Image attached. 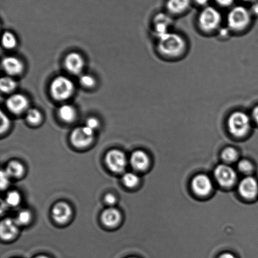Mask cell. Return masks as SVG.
I'll use <instances>...</instances> for the list:
<instances>
[{"instance_id": "obj_1", "label": "cell", "mask_w": 258, "mask_h": 258, "mask_svg": "<svg viewBox=\"0 0 258 258\" xmlns=\"http://www.w3.org/2000/svg\"><path fill=\"white\" fill-rule=\"evenodd\" d=\"M186 43L183 37L175 33L168 32L159 38L158 48L163 55L176 57L183 53Z\"/></svg>"}, {"instance_id": "obj_2", "label": "cell", "mask_w": 258, "mask_h": 258, "mask_svg": "<svg viewBox=\"0 0 258 258\" xmlns=\"http://www.w3.org/2000/svg\"><path fill=\"white\" fill-rule=\"evenodd\" d=\"M227 125L232 135L241 137L248 132L251 126V120L247 114L236 111L230 116Z\"/></svg>"}, {"instance_id": "obj_3", "label": "cell", "mask_w": 258, "mask_h": 258, "mask_svg": "<svg viewBox=\"0 0 258 258\" xmlns=\"http://www.w3.org/2000/svg\"><path fill=\"white\" fill-rule=\"evenodd\" d=\"M74 90L75 86L72 81L64 76L55 78L50 85V93L53 98L59 101L70 98Z\"/></svg>"}, {"instance_id": "obj_4", "label": "cell", "mask_w": 258, "mask_h": 258, "mask_svg": "<svg viewBox=\"0 0 258 258\" xmlns=\"http://www.w3.org/2000/svg\"><path fill=\"white\" fill-rule=\"evenodd\" d=\"M251 13L242 6L233 8L227 16V24L230 29L234 30L244 29L251 20Z\"/></svg>"}, {"instance_id": "obj_5", "label": "cell", "mask_w": 258, "mask_h": 258, "mask_svg": "<svg viewBox=\"0 0 258 258\" xmlns=\"http://www.w3.org/2000/svg\"><path fill=\"white\" fill-rule=\"evenodd\" d=\"M222 20L221 14L214 7H206L199 16L200 26L206 31H211L219 27Z\"/></svg>"}, {"instance_id": "obj_6", "label": "cell", "mask_w": 258, "mask_h": 258, "mask_svg": "<svg viewBox=\"0 0 258 258\" xmlns=\"http://www.w3.org/2000/svg\"><path fill=\"white\" fill-rule=\"evenodd\" d=\"M93 138L94 131L85 126L75 129L73 131L71 141L75 147L85 148L92 143Z\"/></svg>"}, {"instance_id": "obj_7", "label": "cell", "mask_w": 258, "mask_h": 258, "mask_svg": "<svg viewBox=\"0 0 258 258\" xmlns=\"http://www.w3.org/2000/svg\"><path fill=\"white\" fill-rule=\"evenodd\" d=\"M105 163L110 170L116 173H122L127 165L124 153L117 150L108 151L106 156Z\"/></svg>"}, {"instance_id": "obj_8", "label": "cell", "mask_w": 258, "mask_h": 258, "mask_svg": "<svg viewBox=\"0 0 258 258\" xmlns=\"http://www.w3.org/2000/svg\"><path fill=\"white\" fill-rule=\"evenodd\" d=\"M215 178L221 186L230 187L236 180V174L231 167L227 165H220L217 167L214 172Z\"/></svg>"}, {"instance_id": "obj_9", "label": "cell", "mask_w": 258, "mask_h": 258, "mask_svg": "<svg viewBox=\"0 0 258 258\" xmlns=\"http://www.w3.org/2000/svg\"><path fill=\"white\" fill-rule=\"evenodd\" d=\"M6 105L10 112L16 115L24 113L29 107V100L22 94H14L8 98Z\"/></svg>"}, {"instance_id": "obj_10", "label": "cell", "mask_w": 258, "mask_h": 258, "mask_svg": "<svg viewBox=\"0 0 258 258\" xmlns=\"http://www.w3.org/2000/svg\"><path fill=\"white\" fill-rule=\"evenodd\" d=\"M64 64L68 72L73 75H78L82 73L85 62L80 54L72 53L66 58Z\"/></svg>"}, {"instance_id": "obj_11", "label": "cell", "mask_w": 258, "mask_h": 258, "mask_svg": "<svg viewBox=\"0 0 258 258\" xmlns=\"http://www.w3.org/2000/svg\"><path fill=\"white\" fill-rule=\"evenodd\" d=\"M191 186L195 193L199 196L207 195L212 189L211 179L206 175H199L194 178Z\"/></svg>"}, {"instance_id": "obj_12", "label": "cell", "mask_w": 258, "mask_h": 258, "mask_svg": "<svg viewBox=\"0 0 258 258\" xmlns=\"http://www.w3.org/2000/svg\"><path fill=\"white\" fill-rule=\"evenodd\" d=\"M239 191L241 195L247 199H252L258 193V184L256 179L251 177H247L241 181L239 186Z\"/></svg>"}, {"instance_id": "obj_13", "label": "cell", "mask_w": 258, "mask_h": 258, "mask_svg": "<svg viewBox=\"0 0 258 258\" xmlns=\"http://www.w3.org/2000/svg\"><path fill=\"white\" fill-rule=\"evenodd\" d=\"M72 209L69 204L64 202H59L53 207L52 215L53 219L57 223L65 224L72 216Z\"/></svg>"}, {"instance_id": "obj_14", "label": "cell", "mask_w": 258, "mask_h": 258, "mask_svg": "<svg viewBox=\"0 0 258 258\" xmlns=\"http://www.w3.org/2000/svg\"><path fill=\"white\" fill-rule=\"evenodd\" d=\"M18 224L15 220L6 219L3 221L0 227V234L2 239L5 241L14 238L18 233Z\"/></svg>"}, {"instance_id": "obj_15", "label": "cell", "mask_w": 258, "mask_h": 258, "mask_svg": "<svg viewBox=\"0 0 258 258\" xmlns=\"http://www.w3.org/2000/svg\"><path fill=\"white\" fill-rule=\"evenodd\" d=\"M2 67L5 72L10 76H16L20 74L24 69L21 61L18 58L9 57L4 58L2 62Z\"/></svg>"}, {"instance_id": "obj_16", "label": "cell", "mask_w": 258, "mask_h": 258, "mask_svg": "<svg viewBox=\"0 0 258 258\" xmlns=\"http://www.w3.org/2000/svg\"><path fill=\"white\" fill-rule=\"evenodd\" d=\"M101 219L105 226L113 228L120 223L121 215L117 209L109 208L103 212Z\"/></svg>"}, {"instance_id": "obj_17", "label": "cell", "mask_w": 258, "mask_h": 258, "mask_svg": "<svg viewBox=\"0 0 258 258\" xmlns=\"http://www.w3.org/2000/svg\"><path fill=\"white\" fill-rule=\"evenodd\" d=\"M172 19L165 14H159L155 18V31L158 38L168 33V28L171 24Z\"/></svg>"}, {"instance_id": "obj_18", "label": "cell", "mask_w": 258, "mask_h": 258, "mask_svg": "<svg viewBox=\"0 0 258 258\" xmlns=\"http://www.w3.org/2000/svg\"><path fill=\"white\" fill-rule=\"evenodd\" d=\"M131 164L136 171L146 170L149 164V159L147 154L143 151L138 150L132 154Z\"/></svg>"}, {"instance_id": "obj_19", "label": "cell", "mask_w": 258, "mask_h": 258, "mask_svg": "<svg viewBox=\"0 0 258 258\" xmlns=\"http://www.w3.org/2000/svg\"><path fill=\"white\" fill-rule=\"evenodd\" d=\"M190 5V0H168L167 8L173 14H180L185 11Z\"/></svg>"}, {"instance_id": "obj_20", "label": "cell", "mask_w": 258, "mask_h": 258, "mask_svg": "<svg viewBox=\"0 0 258 258\" xmlns=\"http://www.w3.org/2000/svg\"><path fill=\"white\" fill-rule=\"evenodd\" d=\"M59 116L66 123H72L77 117L75 109L71 105H63L58 111Z\"/></svg>"}, {"instance_id": "obj_21", "label": "cell", "mask_w": 258, "mask_h": 258, "mask_svg": "<svg viewBox=\"0 0 258 258\" xmlns=\"http://www.w3.org/2000/svg\"><path fill=\"white\" fill-rule=\"evenodd\" d=\"M5 171L10 178H19L24 174L25 170L24 166L19 161H12L8 164Z\"/></svg>"}, {"instance_id": "obj_22", "label": "cell", "mask_w": 258, "mask_h": 258, "mask_svg": "<svg viewBox=\"0 0 258 258\" xmlns=\"http://www.w3.org/2000/svg\"><path fill=\"white\" fill-rule=\"evenodd\" d=\"M17 87V83L9 77H3L0 80V88L3 92L10 93Z\"/></svg>"}, {"instance_id": "obj_23", "label": "cell", "mask_w": 258, "mask_h": 258, "mask_svg": "<svg viewBox=\"0 0 258 258\" xmlns=\"http://www.w3.org/2000/svg\"><path fill=\"white\" fill-rule=\"evenodd\" d=\"M42 116L41 113L36 109H30L27 111L26 119L32 125H37L41 122Z\"/></svg>"}, {"instance_id": "obj_24", "label": "cell", "mask_w": 258, "mask_h": 258, "mask_svg": "<svg viewBox=\"0 0 258 258\" xmlns=\"http://www.w3.org/2000/svg\"><path fill=\"white\" fill-rule=\"evenodd\" d=\"M17 39L11 32H5L2 37V44L7 49H12L16 46Z\"/></svg>"}, {"instance_id": "obj_25", "label": "cell", "mask_w": 258, "mask_h": 258, "mask_svg": "<svg viewBox=\"0 0 258 258\" xmlns=\"http://www.w3.org/2000/svg\"><path fill=\"white\" fill-rule=\"evenodd\" d=\"M123 184L129 188H133L136 187L139 183V178L136 174L128 173L123 175L122 178Z\"/></svg>"}, {"instance_id": "obj_26", "label": "cell", "mask_w": 258, "mask_h": 258, "mask_svg": "<svg viewBox=\"0 0 258 258\" xmlns=\"http://www.w3.org/2000/svg\"><path fill=\"white\" fill-rule=\"evenodd\" d=\"M20 201H21V197H20L19 193H18L17 191H13L8 193L5 202H6L8 205L15 207L19 205Z\"/></svg>"}, {"instance_id": "obj_27", "label": "cell", "mask_w": 258, "mask_h": 258, "mask_svg": "<svg viewBox=\"0 0 258 258\" xmlns=\"http://www.w3.org/2000/svg\"><path fill=\"white\" fill-rule=\"evenodd\" d=\"M31 213L28 211H22L18 214L16 219L15 220L18 226H25L31 221Z\"/></svg>"}, {"instance_id": "obj_28", "label": "cell", "mask_w": 258, "mask_h": 258, "mask_svg": "<svg viewBox=\"0 0 258 258\" xmlns=\"http://www.w3.org/2000/svg\"><path fill=\"white\" fill-rule=\"evenodd\" d=\"M237 157V151L233 148H227L222 151V159H223L225 161L228 162V163H231V162H233L236 160Z\"/></svg>"}, {"instance_id": "obj_29", "label": "cell", "mask_w": 258, "mask_h": 258, "mask_svg": "<svg viewBox=\"0 0 258 258\" xmlns=\"http://www.w3.org/2000/svg\"><path fill=\"white\" fill-rule=\"evenodd\" d=\"M80 82L83 87L91 88L95 84L94 78L90 75H83L81 77Z\"/></svg>"}, {"instance_id": "obj_30", "label": "cell", "mask_w": 258, "mask_h": 258, "mask_svg": "<svg viewBox=\"0 0 258 258\" xmlns=\"http://www.w3.org/2000/svg\"><path fill=\"white\" fill-rule=\"evenodd\" d=\"M238 168L242 173H249L252 171V166L249 161L243 160L239 162Z\"/></svg>"}, {"instance_id": "obj_31", "label": "cell", "mask_w": 258, "mask_h": 258, "mask_svg": "<svg viewBox=\"0 0 258 258\" xmlns=\"http://www.w3.org/2000/svg\"><path fill=\"white\" fill-rule=\"evenodd\" d=\"M1 133H4V132H6L8 129L9 128L10 122L9 118L7 117L6 115H4V113L3 112L1 113Z\"/></svg>"}, {"instance_id": "obj_32", "label": "cell", "mask_w": 258, "mask_h": 258, "mask_svg": "<svg viewBox=\"0 0 258 258\" xmlns=\"http://www.w3.org/2000/svg\"><path fill=\"white\" fill-rule=\"evenodd\" d=\"M10 178V177L8 175L6 171H2L1 172V184H0V186H1L2 189H6L9 186Z\"/></svg>"}, {"instance_id": "obj_33", "label": "cell", "mask_w": 258, "mask_h": 258, "mask_svg": "<svg viewBox=\"0 0 258 258\" xmlns=\"http://www.w3.org/2000/svg\"><path fill=\"white\" fill-rule=\"evenodd\" d=\"M86 126L94 131L95 129H97L98 126H99V122H98L97 119L95 118H90L87 121Z\"/></svg>"}, {"instance_id": "obj_34", "label": "cell", "mask_w": 258, "mask_h": 258, "mask_svg": "<svg viewBox=\"0 0 258 258\" xmlns=\"http://www.w3.org/2000/svg\"><path fill=\"white\" fill-rule=\"evenodd\" d=\"M105 202L109 206H113L117 202V198L112 194H107L105 197Z\"/></svg>"}, {"instance_id": "obj_35", "label": "cell", "mask_w": 258, "mask_h": 258, "mask_svg": "<svg viewBox=\"0 0 258 258\" xmlns=\"http://www.w3.org/2000/svg\"><path fill=\"white\" fill-rule=\"evenodd\" d=\"M216 1L221 6L229 7L233 4L234 0H216Z\"/></svg>"}, {"instance_id": "obj_36", "label": "cell", "mask_w": 258, "mask_h": 258, "mask_svg": "<svg viewBox=\"0 0 258 258\" xmlns=\"http://www.w3.org/2000/svg\"><path fill=\"white\" fill-rule=\"evenodd\" d=\"M217 258H237L235 255L230 252H223V253L220 254Z\"/></svg>"}, {"instance_id": "obj_37", "label": "cell", "mask_w": 258, "mask_h": 258, "mask_svg": "<svg viewBox=\"0 0 258 258\" xmlns=\"http://www.w3.org/2000/svg\"><path fill=\"white\" fill-rule=\"evenodd\" d=\"M252 117L258 123V106L255 107L253 111H252Z\"/></svg>"}, {"instance_id": "obj_38", "label": "cell", "mask_w": 258, "mask_h": 258, "mask_svg": "<svg viewBox=\"0 0 258 258\" xmlns=\"http://www.w3.org/2000/svg\"><path fill=\"white\" fill-rule=\"evenodd\" d=\"M251 13L254 15H258V3H256L251 7Z\"/></svg>"}, {"instance_id": "obj_39", "label": "cell", "mask_w": 258, "mask_h": 258, "mask_svg": "<svg viewBox=\"0 0 258 258\" xmlns=\"http://www.w3.org/2000/svg\"><path fill=\"white\" fill-rule=\"evenodd\" d=\"M195 1L200 5H204L208 3L209 0H195Z\"/></svg>"}, {"instance_id": "obj_40", "label": "cell", "mask_w": 258, "mask_h": 258, "mask_svg": "<svg viewBox=\"0 0 258 258\" xmlns=\"http://www.w3.org/2000/svg\"><path fill=\"white\" fill-rule=\"evenodd\" d=\"M35 258H49V257L45 256H39L35 257Z\"/></svg>"}, {"instance_id": "obj_41", "label": "cell", "mask_w": 258, "mask_h": 258, "mask_svg": "<svg viewBox=\"0 0 258 258\" xmlns=\"http://www.w3.org/2000/svg\"><path fill=\"white\" fill-rule=\"evenodd\" d=\"M245 2H253L256 1V0H244Z\"/></svg>"}, {"instance_id": "obj_42", "label": "cell", "mask_w": 258, "mask_h": 258, "mask_svg": "<svg viewBox=\"0 0 258 258\" xmlns=\"http://www.w3.org/2000/svg\"><path fill=\"white\" fill-rule=\"evenodd\" d=\"M128 258H136V257H128Z\"/></svg>"}]
</instances>
